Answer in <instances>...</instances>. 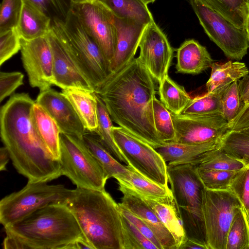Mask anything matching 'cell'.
Returning a JSON list of instances; mask_svg holds the SVG:
<instances>
[{
  "mask_svg": "<svg viewBox=\"0 0 249 249\" xmlns=\"http://www.w3.org/2000/svg\"><path fill=\"white\" fill-rule=\"evenodd\" d=\"M155 80L140 58H134L96 92L112 121L154 149L163 143L154 125Z\"/></svg>",
  "mask_w": 249,
  "mask_h": 249,
  "instance_id": "1",
  "label": "cell"
},
{
  "mask_svg": "<svg viewBox=\"0 0 249 249\" xmlns=\"http://www.w3.org/2000/svg\"><path fill=\"white\" fill-rule=\"evenodd\" d=\"M28 93L13 95L1 107L2 142L18 172L30 181L49 182L61 176L55 160L35 127L31 110L35 104Z\"/></svg>",
  "mask_w": 249,
  "mask_h": 249,
  "instance_id": "2",
  "label": "cell"
},
{
  "mask_svg": "<svg viewBox=\"0 0 249 249\" xmlns=\"http://www.w3.org/2000/svg\"><path fill=\"white\" fill-rule=\"evenodd\" d=\"M4 228V249H66L70 244L84 237L65 204L45 206Z\"/></svg>",
  "mask_w": 249,
  "mask_h": 249,
  "instance_id": "3",
  "label": "cell"
},
{
  "mask_svg": "<svg viewBox=\"0 0 249 249\" xmlns=\"http://www.w3.org/2000/svg\"><path fill=\"white\" fill-rule=\"evenodd\" d=\"M66 205L92 249H124L119 204L105 190L76 187Z\"/></svg>",
  "mask_w": 249,
  "mask_h": 249,
  "instance_id": "4",
  "label": "cell"
},
{
  "mask_svg": "<svg viewBox=\"0 0 249 249\" xmlns=\"http://www.w3.org/2000/svg\"><path fill=\"white\" fill-rule=\"evenodd\" d=\"M52 28L95 92L112 75L109 64L98 44L70 9L64 22L53 20Z\"/></svg>",
  "mask_w": 249,
  "mask_h": 249,
  "instance_id": "5",
  "label": "cell"
},
{
  "mask_svg": "<svg viewBox=\"0 0 249 249\" xmlns=\"http://www.w3.org/2000/svg\"><path fill=\"white\" fill-rule=\"evenodd\" d=\"M171 191L187 239L208 249L202 213L204 186L196 166L167 165Z\"/></svg>",
  "mask_w": 249,
  "mask_h": 249,
  "instance_id": "6",
  "label": "cell"
},
{
  "mask_svg": "<svg viewBox=\"0 0 249 249\" xmlns=\"http://www.w3.org/2000/svg\"><path fill=\"white\" fill-rule=\"evenodd\" d=\"M71 191L62 184L50 185L45 181H28L21 190L1 199L0 222L5 227L49 204H66Z\"/></svg>",
  "mask_w": 249,
  "mask_h": 249,
  "instance_id": "7",
  "label": "cell"
},
{
  "mask_svg": "<svg viewBox=\"0 0 249 249\" xmlns=\"http://www.w3.org/2000/svg\"><path fill=\"white\" fill-rule=\"evenodd\" d=\"M59 161L61 176L68 177L76 187L105 190L108 178L83 139L61 133Z\"/></svg>",
  "mask_w": 249,
  "mask_h": 249,
  "instance_id": "8",
  "label": "cell"
},
{
  "mask_svg": "<svg viewBox=\"0 0 249 249\" xmlns=\"http://www.w3.org/2000/svg\"><path fill=\"white\" fill-rule=\"evenodd\" d=\"M202 213L208 249H226L227 235L236 213L243 209L230 190L203 191Z\"/></svg>",
  "mask_w": 249,
  "mask_h": 249,
  "instance_id": "9",
  "label": "cell"
},
{
  "mask_svg": "<svg viewBox=\"0 0 249 249\" xmlns=\"http://www.w3.org/2000/svg\"><path fill=\"white\" fill-rule=\"evenodd\" d=\"M112 131L127 165L153 182L168 187L167 164L155 149L120 126H113Z\"/></svg>",
  "mask_w": 249,
  "mask_h": 249,
  "instance_id": "10",
  "label": "cell"
},
{
  "mask_svg": "<svg viewBox=\"0 0 249 249\" xmlns=\"http://www.w3.org/2000/svg\"><path fill=\"white\" fill-rule=\"evenodd\" d=\"M189 0L210 39L228 58L242 59L249 48L246 29L237 28L216 12L194 0Z\"/></svg>",
  "mask_w": 249,
  "mask_h": 249,
  "instance_id": "11",
  "label": "cell"
},
{
  "mask_svg": "<svg viewBox=\"0 0 249 249\" xmlns=\"http://www.w3.org/2000/svg\"><path fill=\"white\" fill-rule=\"evenodd\" d=\"M69 0L70 9L98 44L110 66L116 37L113 14L98 0Z\"/></svg>",
  "mask_w": 249,
  "mask_h": 249,
  "instance_id": "12",
  "label": "cell"
},
{
  "mask_svg": "<svg viewBox=\"0 0 249 249\" xmlns=\"http://www.w3.org/2000/svg\"><path fill=\"white\" fill-rule=\"evenodd\" d=\"M176 142L197 144L220 138L229 130L228 122L221 113L179 115L171 113Z\"/></svg>",
  "mask_w": 249,
  "mask_h": 249,
  "instance_id": "13",
  "label": "cell"
},
{
  "mask_svg": "<svg viewBox=\"0 0 249 249\" xmlns=\"http://www.w3.org/2000/svg\"><path fill=\"white\" fill-rule=\"evenodd\" d=\"M23 66L30 86L40 91L53 85V53L48 36L26 40L21 38Z\"/></svg>",
  "mask_w": 249,
  "mask_h": 249,
  "instance_id": "14",
  "label": "cell"
},
{
  "mask_svg": "<svg viewBox=\"0 0 249 249\" xmlns=\"http://www.w3.org/2000/svg\"><path fill=\"white\" fill-rule=\"evenodd\" d=\"M139 47V57L160 84L168 75L173 50L166 35L155 21L146 26Z\"/></svg>",
  "mask_w": 249,
  "mask_h": 249,
  "instance_id": "15",
  "label": "cell"
},
{
  "mask_svg": "<svg viewBox=\"0 0 249 249\" xmlns=\"http://www.w3.org/2000/svg\"><path fill=\"white\" fill-rule=\"evenodd\" d=\"M35 102L54 119L61 133L82 139L86 129L72 104L62 92L51 88L40 91Z\"/></svg>",
  "mask_w": 249,
  "mask_h": 249,
  "instance_id": "16",
  "label": "cell"
},
{
  "mask_svg": "<svg viewBox=\"0 0 249 249\" xmlns=\"http://www.w3.org/2000/svg\"><path fill=\"white\" fill-rule=\"evenodd\" d=\"M47 36L53 53V85L62 89H77L95 92L94 89L75 65L52 28Z\"/></svg>",
  "mask_w": 249,
  "mask_h": 249,
  "instance_id": "17",
  "label": "cell"
},
{
  "mask_svg": "<svg viewBox=\"0 0 249 249\" xmlns=\"http://www.w3.org/2000/svg\"><path fill=\"white\" fill-rule=\"evenodd\" d=\"M114 23L116 37L114 56L110 64L112 75L134 58L144 30L147 25L133 19L120 18L115 16Z\"/></svg>",
  "mask_w": 249,
  "mask_h": 249,
  "instance_id": "18",
  "label": "cell"
},
{
  "mask_svg": "<svg viewBox=\"0 0 249 249\" xmlns=\"http://www.w3.org/2000/svg\"><path fill=\"white\" fill-rule=\"evenodd\" d=\"M119 190L123 194L120 204L142 219L152 230L162 249H177L175 240L156 214L134 190L122 183Z\"/></svg>",
  "mask_w": 249,
  "mask_h": 249,
  "instance_id": "19",
  "label": "cell"
},
{
  "mask_svg": "<svg viewBox=\"0 0 249 249\" xmlns=\"http://www.w3.org/2000/svg\"><path fill=\"white\" fill-rule=\"evenodd\" d=\"M220 146V138L197 144L177 142L164 143L155 148L168 166L196 165L207 152Z\"/></svg>",
  "mask_w": 249,
  "mask_h": 249,
  "instance_id": "20",
  "label": "cell"
},
{
  "mask_svg": "<svg viewBox=\"0 0 249 249\" xmlns=\"http://www.w3.org/2000/svg\"><path fill=\"white\" fill-rule=\"evenodd\" d=\"M176 72L198 74L211 68L213 60L205 46L191 39L185 40L177 50Z\"/></svg>",
  "mask_w": 249,
  "mask_h": 249,
  "instance_id": "21",
  "label": "cell"
},
{
  "mask_svg": "<svg viewBox=\"0 0 249 249\" xmlns=\"http://www.w3.org/2000/svg\"><path fill=\"white\" fill-rule=\"evenodd\" d=\"M52 19L30 0H23L17 31L21 39L30 40L47 36L52 28Z\"/></svg>",
  "mask_w": 249,
  "mask_h": 249,
  "instance_id": "22",
  "label": "cell"
},
{
  "mask_svg": "<svg viewBox=\"0 0 249 249\" xmlns=\"http://www.w3.org/2000/svg\"><path fill=\"white\" fill-rule=\"evenodd\" d=\"M140 195L172 234L176 241L177 249H179L187 238L173 196L151 198Z\"/></svg>",
  "mask_w": 249,
  "mask_h": 249,
  "instance_id": "23",
  "label": "cell"
},
{
  "mask_svg": "<svg viewBox=\"0 0 249 249\" xmlns=\"http://www.w3.org/2000/svg\"><path fill=\"white\" fill-rule=\"evenodd\" d=\"M83 140L93 156L99 162L107 178H115L118 182H124L129 176V170L122 165L107 150L95 132L86 130Z\"/></svg>",
  "mask_w": 249,
  "mask_h": 249,
  "instance_id": "24",
  "label": "cell"
},
{
  "mask_svg": "<svg viewBox=\"0 0 249 249\" xmlns=\"http://www.w3.org/2000/svg\"><path fill=\"white\" fill-rule=\"evenodd\" d=\"M61 91L72 104L86 130L96 133L98 119L95 92L77 89Z\"/></svg>",
  "mask_w": 249,
  "mask_h": 249,
  "instance_id": "25",
  "label": "cell"
},
{
  "mask_svg": "<svg viewBox=\"0 0 249 249\" xmlns=\"http://www.w3.org/2000/svg\"><path fill=\"white\" fill-rule=\"evenodd\" d=\"M31 117L35 127L53 157L59 160L61 131L56 122L36 102L32 108Z\"/></svg>",
  "mask_w": 249,
  "mask_h": 249,
  "instance_id": "26",
  "label": "cell"
},
{
  "mask_svg": "<svg viewBox=\"0 0 249 249\" xmlns=\"http://www.w3.org/2000/svg\"><path fill=\"white\" fill-rule=\"evenodd\" d=\"M211 68V75L206 84L208 92L238 81L249 74V70L246 64L238 61L230 60L226 63L213 62Z\"/></svg>",
  "mask_w": 249,
  "mask_h": 249,
  "instance_id": "27",
  "label": "cell"
},
{
  "mask_svg": "<svg viewBox=\"0 0 249 249\" xmlns=\"http://www.w3.org/2000/svg\"><path fill=\"white\" fill-rule=\"evenodd\" d=\"M216 12L235 27L245 28L249 3L244 0H192Z\"/></svg>",
  "mask_w": 249,
  "mask_h": 249,
  "instance_id": "28",
  "label": "cell"
},
{
  "mask_svg": "<svg viewBox=\"0 0 249 249\" xmlns=\"http://www.w3.org/2000/svg\"><path fill=\"white\" fill-rule=\"evenodd\" d=\"M114 16L136 20L145 25L154 21L147 4L142 0H98Z\"/></svg>",
  "mask_w": 249,
  "mask_h": 249,
  "instance_id": "29",
  "label": "cell"
},
{
  "mask_svg": "<svg viewBox=\"0 0 249 249\" xmlns=\"http://www.w3.org/2000/svg\"><path fill=\"white\" fill-rule=\"evenodd\" d=\"M160 101L172 113L178 115L191 99L184 87L167 75L159 84Z\"/></svg>",
  "mask_w": 249,
  "mask_h": 249,
  "instance_id": "30",
  "label": "cell"
},
{
  "mask_svg": "<svg viewBox=\"0 0 249 249\" xmlns=\"http://www.w3.org/2000/svg\"><path fill=\"white\" fill-rule=\"evenodd\" d=\"M226 85L208 92L192 98L179 115H197L221 112L222 95L229 86Z\"/></svg>",
  "mask_w": 249,
  "mask_h": 249,
  "instance_id": "31",
  "label": "cell"
},
{
  "mask_svg": "<svg viewBox=\"0 0 249 249\" xmlns=\"http://www.w3.org/2000/svg\"><path fill=\"white\" fill-rule=\"evenodd\" d=\"M97 105L98 126L96 133L99 135L104 145L110 153L119 162H127L117 145L112 134V121L106 107L95 93Z\"/></svg>",
  "mask_w": 249,
  "mask_h": 249,
  "instance_id": "32",
  "label": "cell"
},
{
  "mask_svg": "<svg viewBox=\"0 0 249 249\" xmlns=\"http://www.w3.org/2000/svg\"><path fill=\"white\" fill-rule=\"evenodd\" d=\"M196 169L238 171L246 165L242 160L231 156L220 146L206 153L195 165Z\"/></svg>",
  "mask_w": 249,
  "mask_h": 249,
  "instance_id": "33",
  "label": "cell"
},
{
  "mask_svg": "<svg viewBox=\"0 0 249 249\" xmlns=\"http://www.w3.org/2000/svg\"><path fill=\"white\" fill-rule=\"evenodd\" d=\"M220 148L246 164L249 161V129L228 130L220 138Z\"/></svg>",
  "mask_w": 249,
  "mask_h": 249,
  "instance_id": "34",
  "label": "cell"
},
{
  "mask_svg": "<svg viewBox=\"0 0 249 249\" xmlns=\"http://www.w3.org/2000/svg\"><path fill=\"white\" fill-rule=\"evenodd\" d=\"M129 176L124 182H118L134 190L140 195L151 198H164L172 196L168 187L160 185L144 177L127 165Z\"/></svg>",
  "mask_w": 249,
  "mask_h": 249,
  "instance_id": "35",
  "label": "cell"
},
{
  "mask_svg": "<svg viewBox=\"0 0 249 249\" xmlns=\"http://www.w3.org/2000/svg\"><path fill=\"white\" fill-rule=\"evenodd\" d=\"M226 249H249V223L243 209L233 217L227 235Z\"/></svg>",
  "mask_w": 249,
  "mask_h": 249,
  "instance_id": "36",
  "label": "cell"
},
{
  "mask_svg": "<svg viewBox=\"0 0 249 249\" xmlns=\"http://www.w3.org/2000/svg\"><path fill=\"white\" fill-rule=\"evenodd\" d=\"M153 118L158 136L163 143L176 142V133L171 113L155 97L153 102Z\"/></svg>",
  "mask_w": 249,
  "mask_h": 249,
  "instance_id": "37",
  "label": "cell"
},
{
  "mask_svg": "<svg viewBox=\"0 0 249 249\" xmlns=\"http://www.w3.org/2000/svg\"><path fill=\"white\" fill-rule=\"evenodd\" d=\"M196 170L204 188L211 190H229L231 182L237 172L198 169Z\"/></svg>",
  "mask_w": 249,
  "mask_h": 249,
  "instance_id": "38",
  "label": "cell"
},
{
  "mask_svg": "<svg viewBox=\"0 0 249 249\" xmlns=\"http://www.w3.org/2000/svg\"><path fill=\"white\" fill-rule=\"evenodd\" d=\"M23 0H2L0 4V33L17 27Z\"/></svg>",
  "mask_w": 249,
  "mask_h": 249,
  "instance_id": "39",
  "label": "cell"
},
{
  "mask_svg": "<svg viewBox=\"0 0 249 249\" xmlns=\"http://www.w3.org/2000/svg\"><path fill=\"white\" fill-rule=\"evenodd\" d=\"M238 81L230 84L223 92L221 99V112L229 123L236 116L241 107Z\"/></svg>",
  "mask_w": 249,
  "mask_h": 249,
  "instance_id": "40",
  "label": "cell"
},
{
  "mask_svg": "<svg viewBox=\"0 0 249 249\" xmlns=\"http://www.w3.org/2000/svg\"><path fill=\"white\" fill-rule=\"evenodd\" d=\"M124 249H158L134 225L122 214Z\"/></svg>",
  "mask_w": 249,
  "mask_h": 249,
  "instance_id": "41",
  "label": "cell"
},
{
  "mask_svg": "<svg viewBox=\"0 0 249 249\" xmlns=\"http://www.w3.org/2000/svg\"><path fill=\"white\" fill-rule=\"evenodd\" d=\"M239 199L246 213L249 211V168L246 166L237 171L230 187Z\"/></svg>",
  "mask_w": 249,
  "mask_h": 249,
  "instance_id": "42",
  "label": "cell"
},
{
  "mask_svg": "<svg viewBox=\"0 0 249 249\" xmlns=\"http://www.w3.org/2000/svg\"><path fill=\"white\" fill-rule=\"evenodd\" d=\"M21 49V38L16 28L0 33V65Z\"/></svg>",
  "mask_w": 249,
  "mask_h": 249,
  "instance_id": "43",
  "label": "cell"
},
{
  "mask_svg": "<svg viewBox=\"0 0 249 249\" xmlns=\"http://www.w3.org/2000/svg\"><path fill=\"white\" fill-rule=\"evenodd\" d=\"M52 19L65 21L70 8L69 0H30Z\"/></svg>",
  "mask_w": 249,
  "mask_h": 249,
  "instance_id": "44",
  "label": "cell"
},
{
  "mask_svg": "<svg viewBox=\"0 0 249 249\" xmlns=\"http://www.w3.org/2000/svg\"><path fill=\"white\" fill-rule=\"evenodd\" d=\"M24 75L19 71L0 72V101L11 95L23 84Z\"/></svg>",
  "mask_w": 249,
  "mask_h": 249,
  "instance_id": "45",
  "label": "cell"
},
{
  "mask_svg": "<svg viewBox=\"0 0 249 249\" xmlns=\"http://www.w3.org/2000/svg\"><path fill=\"white\" fill-rule=\"evenodd\" d=\"M118 204L122 214L134 225L147 238L150 240L158 248V249H162L160 243L147 224L142 219L129 211L120 203H118Z\"/></svg>",
  "mask_w": 249,
  "mask_h": 249,
  "instance_id": "46",
  "label": "cell"
},
{
  "mask_svg": "<svg viewBox=\"0 0 249 249\" xmlns=\"http://www.w3.org/2000/svg\"><path fill=\"white\" fill-rule=\"evenodd\" d=\"M228 128L233 130L249 129V104L241 106L235 118L228 123Z\"/></svg>",
  "mask_w": 249,
  "mask_h": 249,
  "instance_id": "47",
  "label": "cell"
},
{
  "mask_svg": "<svg viewBox=\"0 0 249 249\" xmlns=\"http://www.w3.org/2000/svg\"><path fill=\"white\" fill-rule=\"evenodd\" d=\"M238 86L240 100L243 102L249 94V74L245 75L238 81Z\"/></svg>",
  "mask_w": 249,
  "mask_h": 249,
  "instance_id": "48",
  "label": "cell"
},
{
  "mask_svg": "<svg viewBox=\"0 0 249 249\" xmlns=\"http://www.w3.org/2000/svg\"><path fill=\"white\" fill-rule=\"evenodd\" d=\"M92 249L91 246L88 242L84 237L79 238L70 244L66 249Z\"/></svg>",
  "mask_w": 249,
  "mask_h": 249,
  "instance_id": "49",
  "label": "cell"
},
{
  "mask_svg": "<svg viewBox=\"0 0 249 249\" xmlns=\"http://www.w3.org/2000/svg\"><path fill=\"white\" fill-rule=\"evenodd\" d=\"M10 159L9 153L5 146L2 147L0 149V170L6 171V164Z\"/></svg>",
  "mask_w": 249,
  "mask_h": 249,
  "instance_id": "50",
  "label": "cell"
},
{
  "mask_svg": "<svg viewBox=\"0 0 249 249\" xmlns=\"http://www.w3.org/2000/svg\"><path fill=\"white\" fill-rule=\"evenodd\" d=\"M207 249V248L200 245L196 242H195L190 240L187 239L184 244H183L179 248V249Z\"/></svg>",
  "mask_w": 249,
  "mask_h": 249,
  "instance_id": "51",
  "label": "cell"
},
{
  "mask_svg": "<svg viewBox=\"0 0 249 249\" xmlns=\"http://www.w3.org/2000/svg\"><path fill=\"white\" fill-rule=\"evenodd\" d=\"M246 30L247 32L248 39H249V16L248 18V19H247V21L246 22Z\"/></svg>",
  "mask_w": 249,
  "mask_h": 249,
  "instance_id": "52",
  "label": "cell"
},
{
  "mask_svg": "<svg viewBox=\"0 0 249 249\" xmlns=\"http://www.w3.org/2000/svg\"><path fill=\"white\" fill-rule=\"evenodd\" d=\"M242 103H243V105H246V104H249V94L244 99V101Z\"/></svg>",
  "mask_w": 249,
  "mask_h": 249,
  "instance_id": "53",
  "label": "cell"
},
{
  "mask_svg": "<svg viewBox=\"0 0 249 249\" xmlns=\"http://www.w3.org/2000/svg\"><path fill=\"white\" fill-rule=\"evenodd\" d=\"M147 4L150 3H153L156 0H142Z\"/></svg>",
  "mask_w": 249,
  "mask_h": 249,
  "instance_id": "54",
  "label": "cell"
},
{
  "mask_svg": "<svg viewBox=\"0 0 249 249\" xmlns=\"http://www.w3.org/2000/svg\"><path fill=\"white\" fill-rule=\"evenodd\" d=\"M246 214L247 220H248V222L249 223V211L247 213H246Z\"/></svg>",
  "mask_w": 249,
  "mask_h": 249,
  "instance_id": "55",
  "label": "cell"
},
{
  "mask_svg": "<svg viewBox=\"0 0 249 249\" xmlns=\"http://www.w3.org/2000/svg\"><path fill=\"white\" fill-rule=\"evenodd\" d=\"M246 165L247 167L249 168V161L246 163Z\"/></svg>",
  "mask_w": 249,
  "mask_h": 249,
  "instance_id": "56",
  "label": "cell"
},
{
  "mask_svg": "<svg viewBox=\"0 0 249 249\" xmlns=\"http://www.w3.org/2000/svg\"><path fill=\"white\" fill-rule=\"evenodd\" d=\"M245 1H246L247 2H248V3H249V0H244Z\"/></svg>",
  "mask_w": 249,
  "mask_h": 249,
  "instance_id": "57",
  "label": "cell"
},
{
  "mask_svg": "<svg viewBox=\"0 0 249 249\" xmlns=\"http://www.w3.org/2000/svg\"></svg>",
  "mask_w": 249,
  "mask_h": 249,
  "instance_id": "58",
  "label": "cell"
}]
</instances>
